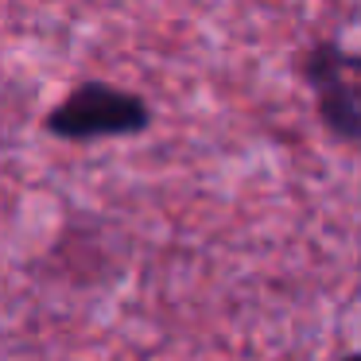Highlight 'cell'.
Listing matches in <instances>:
<instances>
[{"mask_svg": "<svg viewBox=\"0 0 361 361\" xmlns=\"http://www.w3.org/2000/svg\"><path fill=\"white\" fill-rule=\"evenodd\" d=\"M152 105L133 90H117L109 82H82L43 117V133L63 144L90 140H125L152 128Z\"/></svg>", "mask_w": 361, "mask_h": 361, "instance_id": "6da1fadb", "label": "cell"}, {"mask_svg": "<svg viewBox=\"0 0 361 361\" xmlns=\"http://www.w3.org/2000/svg\"><path fill=\"white\" fill-rule=\"evenodd\" d=\"M307 90L314 94V117L338 144L361 148V97L345 71V51L338 39H314L299 63Z\"/></svg>", "mask_w": 361, "mask_h": 361, "instance_id": "7a4b0ae2", "label": "cell"}, {"mask_svg": "<svg viewBox=\"0 0 361 361\" xmlns=\"http://www.w3.org/2000/svg\"><path fill=\"white\" fill-rule=\"evenodd\" d=\"M345 71H350L353 90H357V97H361V55H350V51H345Z\"/></svg>", "mask_w": 361, "mask_h": 361, "instance_id": "3957f363", "label": "cell"}, {"mask_svg": "<svg viewBox=\"0 0 361 361\" xmlns=\"http://www.w3.org/2000/svg\"><path fill=\"white\" fill-rule=\"evenodd\" d=\"M342 361H361V350H357V353H345Z\"/></svg>", "mask_w": 361, "mask_h": 361, "instance_id": "277c9868", "label": "cell"}]
</instances>
